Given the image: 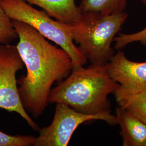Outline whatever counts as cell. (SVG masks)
<instances>
[{"instance_id":"obj_1","label":"cell","mask_w":146,"mask_h":146,"mask_svg":"<svg viewBox=\"0 0 146 146\" xmlns=\"http://www.w3.org/2000/svg\"><path fill=\"white\" fill-rule=\"evenodd\" d=\"M11 22L19 38L16 48L27 69L26 75L17 80L20 98L27 111L38 118L49 104L53 84L68 76L73 63L67 52L50 43L31 26Z\"/></svg>"},{"instance_id":"obj_2","label":"cell","mask_w":146,"mask_h":146,"mask_svg":"<svg viewBox=\"0 0 146 146\" xmlns=\"http://www.w3.org/2000/svg\"><path fill=\"white\" fill-rule=\"evenodd\" d=\"M119 86L110 76L108 63L73 67L68 76L52 89L48 102L67 104L85 114L110 112L108 95Z\"/></svg>"},{"instance_id":"obj_3","label":"cell","mask_w":146,"mask_h":146,"mask_svg":"<svg viewBox=\"0 0 146 146\" xmlns=\"http://www.w3.org/2000/svg\"><path fill=\"white\" fill-rule=\"evenodd\" d=\"M128 16L125 11L111 15L87 13L74 25L67 24V28L87 60L93 64H104L114 55L111 44Z\"/></svg>"},{"instance_id":"obj_4","label":"cell","mask_w":146,"mask_h":146,"mask_svg":"<svg viewBox=\"0 0 146 146\" xmlns=\"http://www.w3.org/2000/svg\"><path fill=\"white\" fill-rule=\"evenodd\" d=\"M6 14L11 20L21 21L31 26L47 39L67 52L73 67L84 66L87 59L74 43L67 24L52 20L44 11H38L22 0H0Z\"/></svg>"},{"instance_id":"obj_5","label":"cell","mask_w":146,"mask_h":146,"mask_svg":"<svg viewBox=\"0 0 146 146\" xmlns=\"http://www.w3.org/2000/svg\"><path fill=\"white\" fill-rule=\"evenodd\" d=\"M93 120L104 121L110 125L117 124L115 115L110 112L96 115L81 113L67 104L57 103L54 116L50 125L39 130L33 146H67L73 133L80 125Z\"/></svg>"},{"instance_id":"obj_6","label":"cell","mask_w":146,"mask_h":146,"mask_svg":"<svg viewBox=\"0 0 146 146\" xmlns=\"http://www.w3.org/2000/svg\"><path fill=\"white\" fill-rule=\"evenodd\" d=\"M23 66L16 46L9 43L0 45V108L17 113L33 130L39 131L20 98L16 74Z\"/></svg>"},{"instance_id":"obj_7","label":"cell","mask_w":146,"mask_h":146,"mask_svg":"<svg viewBox=\"0 0 146 146\" xmlns=\"http://www.w3.org/2000/svg\"><path fill=\"white\" fill-rule=\"evenodd\" d=\"M110 76L125 88L146 91V61L135 62L128 59L119 51L108 63Z\"/></svg>"},{"instance_id":"obj_8","label":"cell","mask_w":146,"mask_h":146,"mask_svg":"<svg viewBox=\"0 0 146 146\" xmlns=\"http://www.w3.org/2000/svg\"><path fill=\"white\" fill-rule=\"evenodd\" d=\"M123 146H146V124L121 106L116 110Z\"/></svg>"},{"instance_id":"obj_9","label":"cell","mask_w":146,"mask_h":146,"mask_svg":"<svg viewBox=\"0 0 146 146\" xmlns=\"http://www.w3.org/2000/svg\"><path fill=\"white\" fill-rule=\"evenodd\" d=\"M37 5L51 17L70 25L76 23L82 15L75 0H22Z\"/></svg>"},{"instance_id":"obj_10","label":"cell","mask_w":146,"mask_h":146,"mask_svg":"<svg viewBox=\"0 0 146 146\" xmlns=\"http://www.w3.org/2000/svg\"><path fill=\"white\" fill-rule=\"evenodd\" d=\"M113 94L119 106L146 124V91L133 90L120 86Z\"/></svg>"},{"instance_id":"obj_11","label":"cell","mask_w":146,"mask_h":146,"mask_svg":"<svg viewBox=\"0 0 146 146\" xmlns=\"http://www.w3.org/2000/svg\"><path fill=\"white\" fill-rule=\"evenodd\" d=\"M128 0H81L79 8L82 13H99L104 15L125 11Z\"/></svg>"},{"instance_id":"obj_12","label":"cell","mask_w":146,"mask_h":146,"mask_svg":"<svg viewBox=\"0 0 146 146\" xmlns=\"http://www.w3.org/2000/svg\"><path fill=\"white\" fill-rule=\"evenodd\" d=\"M18 37L11 19L0 3V45L9 44Z\"/></svg>"},{"instance_id":"obj_13","label":"cell","mask_w":146,"mask_h":146,"mask_svg":"<svg viewBox=\"0 0 146 146\" xmlns=\"http://www.w3.org/2000/svg\"><path fill=\"white\" fill-rule=\"evenodd\" d=\"M115 42L114 48L116 50H120L131 43L139 42L142 45L146 47V27L140 31L133 34L120 33L114 39Z\"/></svg>"},{"instance_id":"obj_14","label":"cell","mask_w":146,"mask_h":146,"mask_svg":"<svg viewBox=\"0 0 146 146\" xmlns=\"http://www.w3.org/2000/svg\"><path fill=\"white\" fill-rule=\"evenodd\" d=\"M36 137L31 135H13L0 131V146H30L34 145Z\"/></svg>"},{"instance_id":"obj_15","label":"cell","mask_w":146,"mask_h":146,"mask_svg":"<svg viewBox=\"0 0 146 146\" xmlns=\"http://www.w3.org/2000/svg\"><path fill=\"white\" fill-rule=\"evenodd\" d=\"M141 2L143 5H146V0H141Z\"/></svg>"}]
</instances>
